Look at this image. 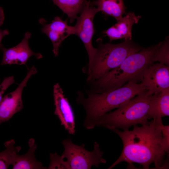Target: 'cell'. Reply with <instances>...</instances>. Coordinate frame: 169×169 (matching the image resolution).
I'll use <instances>...</instances> for the list:
<instances>
[{"mask_svg":"<svg viewBox=\"0 0 169 169\" xmlns=\"http://www.w3.org/2000/svg\"><path fill=\"white\" fill-rule=\"evenodd\" d=\"M162 124V118H156L141 126L134 125L132 130H112L121 139L123 148L118 159L108 169L123 161L139 163L145 169H149L152 163L157 168L163 167L166 152L161 142Z\"/></svg>","mask_w":169,"mask_h":169,"instance_id":"cell-1","label":"cell"},{"mask_svg":"<svg viewBox=\"0 0 169 169\" xmlns=\"http://www.w3.org/2000/svg\"><path fill=\"white\" fill-rule=\"evenodd\" d=\"M162 42L143 48L130 55L119 66L93 81L95 89L94 93L117 89L129 82L136 84L141 82L145 70L156 62V53Z\"/></svg>","mask_w":169,"mask_h":169,"instance_id":"cell-2","label":"cell"},{"mask_svg":"<svg viewBox=\"0 0 169 169\" xmlns=\"http://www.w3.org/2000/svg\"><path fill=\"white\" fill-rule=\"evenodd\" d=\"M147 90L146 86L129 82L117 89L89 93L87 98L79 95L77 102L83 106L86 114L83 126L88 130L94 129L102 116Z\"/></svg>","mask_w":169,"mask_h":169,"instance_id":"cell-3","label":"cell"},{"mask_svg":"<svg viewBox=\"0 0 169 169\" xmlns=\"http://www.w3.org/2000/svg\"><path fill=\"white\" fill-rule=\"evenodd\" d=\"M151 95L148 90L138 94L116 110L102 116L96 126H102L110 130L120 129L126 131L133 125L147 124Z\"/></svg>","mask_w":169,"mask_h":169,"instance_id":"cell-4","label":"cell"},{"mask_svg":"<svg viewBox=\"0 0 169 169\" xmlns=\"http://www.w3.org/2000/svg\"><path fill=\"white\" fill-rule=\"evenodd\" d=\"M98 46L90 64L89 65L87 80H97L110 70L119 66L130 55L143 48L131 40L121 43L103 44L98 40Z\"/></svg>","mask_w":169,"mask_h":169,"instance_id":"cell-5","label":"cell"},{"mask_svg":"<svg viewBox=\"0 0 169 169\" xmlns=\"http://www.w3.org/2000/svg\"><path fill=\"white\" fill-rule=\"evenodd\" d=\"M62 144L64 151L61 156L71 169H90L93 166L98 167L100 164L106 163L102 157L103 152L96 142L91 151L85 149L84 144L80 146L74 144L70 138L64 140Z\"/></svg>","mask_w":169,"mask_h":169,"instance_id":"cell-6","label":"cell"},{"mask_svg":"<svg viewBox=\"0 0 169 169\" xmlns=\"http://www.w3.org/2000/svg\"><path fill=\"white\" fill-rule=\"evenodd\" d=\"M99 12L91 1L86 0L83 10L80 16L76 18L77 23L74 26V34L79 36L82 41L88 53L89 65L91 63L97 50V48L93 46L92 38L94 33L93 19Z\"/></svg>","mask_w":169,"mask_h":169,"instance_id":"cell-7","label":"cell"},{"mask_svg":"<svg viewBox=\"0 0 169 169\" xmlns=\"http://www.w3.org/2000/svg\"><path fill=\"white\" fill-rule=\"evenodd\" d=\"M37 72L33 66L28 69L27 74L16 89L3 97L0 102V120L2 122L8 120L16 113L22 109V95L23 90L30 78Z\"/></svg>","mask_w":169,"mask_h":169,"instance_id":"cell-8","label":"cell"},{"mask_svg":"<svg viewBox=\"0 0 169 169\" xmlns=\"http://www.w3.org/2000/svg\"><path fill=\"white\" fill-rule=\"evenodd\" d=\"M140 84L147 87L151 95L169 89V66L161 63L151 64L145 71Z\"/></svg>","mask_w":169,"mask_h":169,"instance_id":"cell-9","label":"cell"},{"mask_svg":"<svg viewBox=\"0 0 169 169\" xmlns=\"http://www.w3.org/2000/svg\"><path fill=\"white\" fill-rule=\"evenodd\" d=\"M31 37V33L26 32L20 43L9 49L5 48L2 44L0 49L3 52V57L1 65H25L29 58L33 56L37 59L42 58L41 54L35 53L30 48L28 40Z\"/></svg>","mask_w":169,"mask_h":169,"instance_id":"cell-10","label":"cell"},{"mask_svg":"<svg viewBox=\"0 0 169 169\" xmlns=\"http://www.w3.org/2000/svg\"><path fill=\"white\" fill-rule=\"evenodd\" d=\"M39 22L43 26L42 32L48 37L52 42L54 55L57 56L62 41L71 35L74 34V26L69 25L66 20L63 21L57 16L50 23H47L43 18H40Z\"/></svg>","mask_w":169,"mask_h":169,"instance_id":"cell-11","label":"cell"},{"mask_svg":"<svg viewBox=\"0 0 169 169\" xmlns=\"http://www.w3.org/2000/svg\"><path fill=\"white\" fill-rule=\"evenodd\" d=\"M53 96L55 106L54 114L57 116L65 130L71 135L75 134V123L72 108L59 83L53 87Z\"/></svg>","mask_w":169,"mask_h":169,"instance_id":"cell-12","label":"cell"},{"mask_svg":"<svg viewBox=\"0 0 169 169\" xmlns=\"http://www.w3.org/2000/svg\"><path fill=\"white\" fill-rule=\"evenodd\" d=\"M141 18L133 12H130L104 33L109 38L110 41L124 38L125 40H131V29L134 24L138 23Z\"/></svg>","mask_w":169,"mask_h":169,"instance_id":"cell-13","label":"cell"},{"mask_svg":"<svg viewBox=\"0 0 169 169\" xmlns=\"http://www.w3.org/2000/svg\"><path fill=\"white\" fill-rule=\"evenodd\" d=\"M148 119L169 115V89L152 95L148 111Z\"/></svg>","mask_w":169,"mask_h":169,"instance_id":"cell-14","label":"cell"},{"mask_svg":"<svg viewBox=\"0 0 169 169\" xmlns=\"http://www.w3.org/2000/svg\"><path fill=\"white\" fill-rule=\"evenodd\" d=\"M35 140L31 138L28 141L29 148L24 154L16 155L12 164L13 169H44L47 168L43 166L41 162L38 161L35 156L37 145Z\"/></svg>","mask_w":169,"mask_h":169,"instance_id":"cell-15","label":"cell"},{"mask_svg":"<svg viewBox=\"0 0 169 169\" xmlns=\"http://www.w3.org/2000/svg\"><path fill=\"white\" fill-rule=\"evenodd\" d=\"M100 11L115 18L118 21L126 14V8L123 0H96L91 1Z\"/></svg>","mask_w":169,"mask_h":169,"instance_id":"cell-16","label":"cell"},{"mask_svg":"<svg viewBox=\"0 0 169 169\" xmlns=\"http://www.w3.org/2000/svg\"><path fill=\"white\" fill-rule=\"evenodd\" d=\"M68 16L71 23H73L81 13L86 0H52Z\"/></svg>","mask_w":169,"mask_h":169,"instance_id":"cell-17","label":"cell"},{"mask_svg":"<svg viewBox=\"0 0 169 169\" xmlns=\"http://www.w3.org/2000/svg\"><path fill=\"white\" fill-rule=\"evenodd\" d=\"M15 141L11 140L6 142L5 149L0 152V169H8L12 165L16 155L21 150L20 146H15Z\"/></svg>","mask_w":169,"mask_h":169,"instance_id":"cell-18","label":"cell"},{"mask_svg":"<svg viewBox=\"0 0 169 169\" xmlns=\"http://www.w3.org/2000/svg\"><path fill=\"white\" fill-rule=\"evenodd\" d=\"M50 163L48 169H71L69 163L62 156L58 155L56 153H50Z\"/></svg>","mask_w":169,"mask_h":169,"instance_id":"cell-19","label":"cell"},{"mask_svg":"<svg viewBox=\"0 0 169 169\" xmlns=\"http://www.w3.org/2000/svg\"><path fill=\"white\" fill-rule=\"evenodd\" d=\"M156 60L169 66V41L163 42L156 54Z\"/></svg>","mask_w":169,"mask_h":169,"instance_id":"cell-20","label":"cell"},{"mask_svg":"<svg viewBox=\"0 0 169 169\" xmlns=\"http://www.w3.org/2000/svg\"><path fill=\"white\" fill-rule=\"evenodd\" d=\"M162 138V144L164 151L166 153H169V125L161 126Z\"/></svg>","mask_w":169,"mask_h":169,"instance_id":"cell-21","label":"cell"},{"mask_svg":"<svg viewBox=\"0 0 169 169\" xmlns=\"http://www.w3.org/2000/svg\"><path fill=\"white\" fill-rule=\"evenodd\" d=\"M14 82V77L11 76L4 78L0 84V102L6 90Z\"/></svg>","mask_w":169,"mask_h":169,"instance_id":"cell-22","label":"cell"},{"mask_svg":"<svg viewBox=\"0 0 169 169\" xmlns=\"http://www.w3.org/2000/svg\"><path fill=\"white\" fill-rule=\"evenodd\" d=\"M9 34V32L7 29H5L4 30L0 29V46L2 44H1V42L3 38L5 36Z\"/></svg>","mask_w":169,"mask_h":169,"instance_id":"cell-23","label":"cell"},{"mask_svg":"<svg viewBox=\"0 0 169 169\" xmlns=\"http://www.w3.org/2000/svg\"><path fill=\"white\" fill-rule=\"evenodd\" d=\"M5 18V15L3 8L0 7V26L3 23Z\"/></svg>","mask_w":169,"mask_h":169,"instance_id":"cell-24","label":"cell"},{"mask_svg":"<svg viewBox=\"0 0 169 169\" xmlns=\"http://www.w3.org/2000/svg\"><path fill=\"white\" fill-rule=\"evenodd\" d=\"M1 123H2V122L0 120V125L1 124Z\"/></svg>","mask_w":169,"mask_h":169,"instance_id":"cell-25","label":"cell"}]
</instances>
